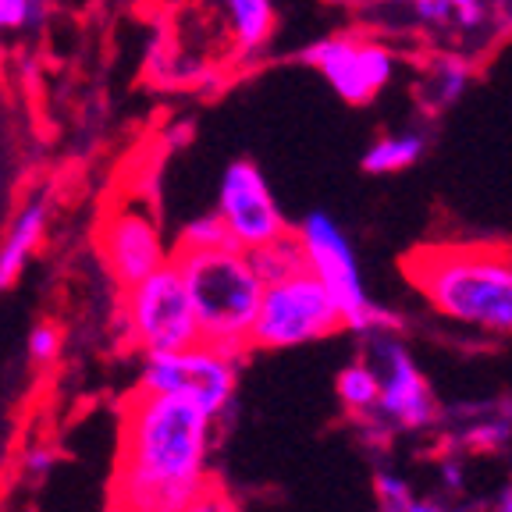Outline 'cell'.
Masks as SVG:
<instances>
[{"instance_id":"6da1fadb","label":"cell","mask_w":512,"mask_h":512,"mask_svg":"<svg viewBox=\"0 0 512 512\" xmlns=\"http://www.w3.org/2000/svg\"><path fill=\"white\" fill-rule=\"evenodd\" d=\"M214 431V416L182 395H132L121 409L114 509L182 512L210 480Z\"/></svg>"},{"instance_id":"7a4b0ae2","label":"cell","mask_w":512,"mask_h":512,"mask_svg":"<svg viewBox=\"0 0 512 512\" xmlns=\"http://www.w3.org/2000/svg\"><path fill=\"white\" fill-rule=\"evenodd\" d=\"M402 274L438 317L512 335V246L505 242H427L402 260Z\"/></svg>"},{"instance_id":"3957f363","label":"cell","mask_w":512,"mask_h":512,"mask_svg":"<svg viewBox=\"0 0 512 512\" xmlns=\"http://www.w3.org/2000/svg\"><path fill=\"white\" fill-rule=\"evenodd\" d=\"M189 292L192 313L200 324V342L242 360L249 352L264 278L256 274L246 249H178L171 253Z\"/></svg>"},{"instance_id":"277c9868","label":"cell","mask_w":512,"mask_h":512,"mask_svg":"<svg viewBox=\"0 0 512 512\" xmlns=\"http://www.w3.org/2000/svg\"><path fill=\"white\" fill-rule=\"evenodd\" d=\"M296 239L303 246L306 271L317 274V281L331 292L338 313H342V328L352 335H399L406 328L402 313L388 310L377 299L367 296L360 274V256L352 249L345 228L324 210H313L299 221Z\"/></svg>"},{"instance_id":"5b68a950","label":"cell","mask_w":512,"mask_h":512,"mask_svg":"<svg viewBox=\"0 0 512 512\" xmlns=\"http://www.w3.org/2000/svg\"><path fill=\"white\" fill-rule=\"evenodd\" d=\"M335 331H342V313L328 288L317 281V274L303 267L264 285L249 349H299V345L331 338Z\"/></svg>"},{"instance_id":"8992f818","label":"cell","mask_w":512,"mask_h":512,"mask_svg":"<svg viewBox=\"0 0 512 512\" xmlns=\"http://www.w3.org/2000/svg\"><path fill=\"white\" fill-rule=\"evenodd\" d=\"M121 324L146 356L150 352H178L200 342V324H196L185 281L171 256L143 281L125 288Z\"/></svg>"},{"instance_id":"52a82bcc","label":"cell","mask_w":512,"mask_h":512,"mask_svg":"<svg viewBox=\"0 0 512 512\" xmlns=\"http://www.w3.org/2000/svg\"><path fill=\"white\" fill-rule=\"evenodd\" d=\"M139 392L182 395L214 420L232 413L239 392V360L196 342L178 352H150L139 374Z\"/></svg>"},{"instance_id":"ba28073f","label":"cell","mask_w":512,"mask_h":512,"mask_svg":"<svg viewBox=\"0 0 512 512\" xmlns=\"http://www.w3.org/2000/svg\"><path fill=\"white\" fill-rule=\"evenodd\" d=\"M299 61L335 89L345 104H374L395 79V50L370 32H331L303 47Z\"/></svg>"},{"instance_id":"9c48e42d","label":"cell","mask_w":512,"mask_h":512,"mask_svg":"<svg viewBox=\"0 0 512 512\" xmlns=\"http://www.w3.org/2000/svg\"><path fill=\"white\" fill-rule=\"evenodd\" d=\"M367 356L363 360L377 374V409L384 424L392 431H431L441 424V406L434 399L431 381L416 367L409 349L399 342V335H367Z\"/></svg>"},{"instance_id":"30bf717a","label":"cell","mask_w":512,"mask_h":512,"mask_svg":"<svg viewBox=\"0 0 512 512\" xmlns=\"http://www.w3.org/2000/svg\"><path fill=\"white\" fill-rule=\"evenodd\" d=\"M214 214L221 217V224L228 228L235 246L246 249V253L292 232L285 210L278 207L271 185H267L264 171L256 168L253 160H232L224 168L221 182H217Z\"/></svg>"},{"instance_id":"8fae6325","label":"cell","mask_w":512,"mask_h":512,"mask_svg":"<svg viewBox=\"0 0 512 512\" xmlns=\"http://www.w3.org/2000/svg\"><path fill=\"white\" fill-rule=\"evenodd\" d=\"M100 256L121 292L168 260L171 253L146 200H128L107 210L104 224H100Z\"/></svg>"},{"instance_id":"7c38bea8","label":"cell","mask_w":512,"mask_h":512,"mask_svg":"<svg viewBox=\"0 0 512 512\" xmlns=\"http://www.w3.org/2000/svg\"><path fill=\"white\" fill-rule=\"evenodd\" d=\"M473 82V64L459 50H438L424 61L416 79V104L424 114H441L456 107Z\"/></svg>"},{"instance_id":"4fadbf2b","label":"cell","mask_w":512,"mask_h":512,"mask_svg":"<svg viewBox=\"0 0 512 512\" xmlns=\"http://www.w3.org/2000/svg\"><path fill=\"white\" fill-rule=\"evenodd\" d=\"M221 15L228 22V36L232 47L242 61H253L267 50L274 40V25H278V11L274 0H217Z\"/></svg>"},{"instance_id":"5bb4252c","label":"cell","mask_w":512,"mask_h":512,"mask_svg":"<svg viewBox=\"0 0 512 512\" xmlns=\"http://www.w3.org/2000/svg\"><path fill=\"white\" fill-rule=\"evenodd\" d=\"M47 214V200H32L11 221L8 235L0 242V288H8L22 274V267L29 264V256L36 253L43 232H47Z\"/></svg>"},{"instance_id":"9a60e30c","label":"cell","mask_w":512,"mask_h":512,"mask_svg":"<svg viewBox=\"0 0 512 512\" xmlns=\"http://www.w3.org/2000/svg\"><path fill=\"white\" fill-rule=\"evenodd\" d=\"M427 153V136L420 128H402V132H384L374 143L363 150V171L374 178L384 175H399V171H409L416 160Z\"/></svg>"},{"instance_id":"2e32d148","label":"cell","mask_w":512,"mask_h":512,"mask_svg":"<svg viewBox=\"0 0 512 512\" xmlns=\"http://www.w3.org/2000/svg\"><path fill=\"white\" fill-rule=\"evenodd\" d=\"M512 441V402H495L484 413L459 420V427H452V445L477 452V456H495L502 448H509Z\"/></svg>"},{"instance_id":"e0dca14e","label":"cell","mask_w":512,"mask_h":512,"mask_svg":"<svg viewBox=\"0 0 512 512\" xmlns=\"http://www.w3.org/2000/svg\"><path fill=\"white\" fill-rule=\"evenodd\" d=\"M338 402L349 416H367L377 409V374L367 360H352L335 377Z\"/></svg>"},{"instance_id":"ac0fdd59","label":"cell","mask_w":512,"mask_h":512,"mask_svg":"<svg viewBox=\"0 0 512 512\" xmlns=\"http://www.w3.org/2000/svg\"><path fill=\"white\" fill-rule=\"evenodd\" d=\"M249 260H253L256 274L264 278V285H267V281L288 278V274H296V271H303V267H306L303 246H299L296 232H285L281 239L253 249V253H249Z\"/></svg>"},{"instance_id":"d6986e66","label":"cell","mask_w":512,"mask_h":512,"mask_svg":"<svg viewBox=\"0 0 512 512\" xmlns=\"http://www.w3.org/2000/svg\"><path fill=\"white\" fill-rule=\"evenodd\" d=\"M175 246L178 249H224V246H235V242H232V235H228V228L221 224V217L210 210V214L192 217V221L185 224Z\"/></svg>"},{"instance_id":"ffe728a7","label":"cell","mask_w":512,"mask_h":512,"mask_svg":"<svg viewBox=\"0 0 512 512\" xmlns=\"http://www.w3.org/2000/svg\"><path fill=\"white\" fill-rule=\"evenodd\" d=\"M406 15L413 29H420L424 36H441L456 29V11L445 0H406Z\"/></svg>"},{"instance_id":"44dd1931","label":"cell","mask_w":512,"mask_h":512,"mask_svg":"<svg viewBox=\"0 0 512 512\" xmlns=\"http://www.w3.org/2000/svg\"><path fill=\"white\" fill-rule=\"evenodd\" d=\"M374 495H377V509L381 512H406L409 502H413V488L392 470H381L374 477Z\"/></svg>"},{"instance_id":"7402d4cb","label":"cell","mask_w":512,"mask_h":512,"mask_svg":"<svg viewBox=\"0 0 512 512\" xmlns=\"http://www.w3.org/2000/svg\"><path fill=\"white\" fill-rule=\"evenodd\" d=\"M61 345H64V331L57 328L54 320H43V324H36L29 331V356L40 367H47V363H54L61 356Z\"/></svg>"},{"instance_id":"603a6c76","label":"cell","mask_w":512,"mask_h":512,"mask_svg":"<svg viewBox=\"0 0 512 512\" xmlns=\"http://www.w3.org/2000/svg\"><path fill=\"white\" fill-rule=\"evenodd\" d=\"M182 512H239V509H235V502H232L228 491L207 480V484H203V488L185 502Z\"/></svg>"},{"instance_id":"cb8c5ba5","label":"cell","mask_w":512,"mask_h":512,"mask_svg":"<svg viewBox=\"0 0 512 512\" xmlns=\"http://www.w3.org/2000/svg\"><path fill=\"white\" fill-rule=\"evenodd\" d=\"M438 477H441V491L448 495H463L466 488V470H463V459L459 456H445L438 463Z\"/></svg>"},{"instance_id":"d4e9b609","label":"cell","mask_w":512,"mask_h":512,"mask_svg":"<svg viewBox=\"0 0 512 512\" xmlns=\"http://www.w3.org/2000/svg\"><path fill=\"white\" fill-rule=\"evenodd\" d=\"M54 466H57V448L36 445L25 452V473H32V477H47Z\"/></svg>"},{"instance_id":"484cf974","label":"cell","mask_w":512,"mask_h":512,"mask_svg":"<svg viewBox=\"0 0 512 512\" xmlns=\"http://www.w3.org/2000/svg\"><path fill=\"white\" fill-rule=\"evenodd\" d=\"M495 512H512V484H509V488L498 491V498H495Z\"/></svg>"},{"instance_id":"4316f807","label":"cell","mask_w":512,"mask_h":512,"mask_svg":"<svg viewBox=\"0 0 512 512\" xmlns=\"http://www.w3.org/2000/svg\"><path fill=\"white\" fill-rule=\"evenodd\" d=\"M324 4H331V8H367V4H374V0H324Z\"/></svg>"},{"instance_id":"83f0119b","label":"cell","mask_w":512,"mask_h":512,"mask_svg":"<svg viewBox=\"0 0 512 512\" xmlns=\"http://www.w3.org/2000/svg\"><path fill=\"white\" fill-rule=\"evenodd\" d=\"M445 4L452 11H459V8H470V4H480V0H445Z\"/></svg>"},{"instance_id":"f1b7e54d","label":"cell","mask_w":512,"mask_h":512,"mask_svg":"<svg viewBox=\"0 0 512 512\" xmlns=\"http://www.w3.org/2000/svg\"><path fill=\"white\" fill-rule=\"evenodd\" d=\"M0 32H8V29H4V11H0Z\"/></svg>"}]
</instances>
